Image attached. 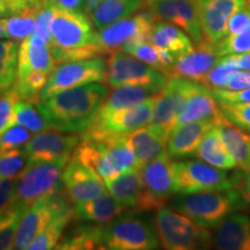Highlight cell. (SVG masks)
I'll list each match as a JSON object with an SVG mask.
<instances>
[{
    "mask_svg": "<svg viewBox=\"0 0 250 250\" xmlns=\"http://www.w3.org/2000/svg\"><path fill=\"white\" fill-rule=\"evenodd\" d=\"M173 165L171 156L166 152L140 167V176L146 191L161 208L176 195Z\"/></svg>",
    "mask_w": 250,
    "mask_h": 250,
    "instance_id": "18",
    "label": "cell"
},
{
    "mask_svg": "<svg viewBox=\"0 0 250 250\" xmlns=\"http://www.w3.org/2000/svg\"><path fill=\"white\" fill-rule=\"evenodd\" d=\"M161 89L151 86H121L116 87L103 100L95 115H103L118 109L133 107L152 96L158 95Z\"/></svg>",
    "mask_w": 250,
    "mask_h": 250,
    "instance_id": "29",
    "label": "cell"
},
{
    "mask_svg": "<svg viewBox=\"0 0 250 250\" xmlns=\"http://www.w3.org/2000/svg\"><path fill=\"white\" fill-rule=\"evenodd\" d=\"M171 206L202 226L214 227L227 215L243 208L245 199L234 189L211 190L182 195Z\"/></svg>",
    "mask_w": 250,
    "mask_h": 250,
    "instance_id": "3",
    "label": "cell"
},
{
    "mask_svg": "<svg viewBox=\"0 0 250 250\" xmlns=\"http://www.w3.org/2000/svg\"><path fill=\"white\" fill-rule=\"evenodd\" d=\"M214 49L219 57L250 51V28L237 35L223 37L214 43Z\"/></svg>",
    "mask_w": 250,
    "mask_h": 250,
    "instance_id": "44",
    "label": "cell"
},
{
    "mask_svg": "<svg viewBox=\"0 0 250 250\" xmlns=\"http://www.w3.org/2000/svg\"><path fill=\"white\" fill-rule=\"evenodd\" d=\"M168 136L165 131L147 125L127 134V140L139 165L143 166L167 152Z\"/></svg>",
    "mask_w": 250,
    "mask_h": 250,
    "instance_id": "26",
    "label": "cell"
},
{
    "mask_svg": "<svg viewBox=\"0 0 250 250\" xmlns=\"http://www.w3.org/2000/svg\"><path fill=\"white\" fill-rule=\"evenodd\" d=\"M56 59L50 50L49 42L39 34H30L19 45L18 77L34 71L51 73L56 66Z\"/></svg>",
    "mask_w": 250,
    "mask_h": 250,
    "instance_id": "22",
    "label": "cell"
},
{
    "mask_svg": "<svg viewBox=\"0 0 250 250\" xmlns=\"http://www.w3.org/2000/svg\"><path fill=\"white\" fill-rule=\"evenodd\" d=\"M109 89L101 83H90L56 94L39 102L52 130L81 133L92 123Z\"/></svg>",
    "mask_w": 250,
    "mask_h": 250,
    "instance_id": "1",
    "label": "cell"
},
{
    "mask_svg": "<svg viewBox=\"0 0 250 250\" xmlns=\"http://www.w3.org/2000/svg\"><path fill=\"white\" fill-rule=\"evenodd\" d=\"M50 33L49 46L56 62L94 58L103 54L92 20L83 12L57 7Z\"/></svg>",
    "mask_w": 250,
    "mask_h": 250,
    "instance_id": "2",
    "label": "cell"
},
{
    "mask_svg": "<svg viewBox=\"0 0 250 250\" xmlns=\"http://www.w3.org/2000/svg\"><path fill=\"white\" fill-rule=\"evenodd\" d=\"M156 95L133 107L118 109L103 115H95L89 126L81 132V139L102 140L112 136H126L145 126L151 120Z\"/></svg>",
    "mask_w": 250,
    "mask_h": 250,
    "instance_id": "9",
    "label": "cell"
},
{
    "mask_svg": "<svg viewBox=\"0 0 250 250\" xmlns=\"http://www.w3.org/2000/svg\"><path fill=\"white\" fill-rule=\"evenodd\" d=\"M96 142L101 143L108 158L110 159V161L121 174L132 169V168L142 167L137 160L132 146L127 140V134L126 136L108 137V138L96 140Z\"/></svg>",
    "mask_w": 250,
    "mask_h": 250,
    "instance_id": "33",
    "label": "cell"
},
{
    "mask_svg": "<svg viewBox=\"0 0 250 250\" xmlns=\"http://www.w3.org/2000/svg\"><path fill=\"white\" fill-rule=\"evenodd\" d=\"M224 115L232 124L250 130V103H230L223 104L219 103Z\"/></svg>",
    "mask_w": 250,
    "mask_h": 250,
    "instance_id": "46",
    "label": "cell"
},
{
    "mask_svg": "<svg viewBox=\"0 0 250 250\" xmlns=\"http://www.w3.org/2000/svg\"><path fill=\"white\" fill-rule=\"evenodd\" d=\"M242 197L245 201L250 203V171L248 173V177H247V180L245 182V187H243Z\"/></svg>",
    "mask_w": 250,
    "mask_h": 250,
    "instance_id": "56",
    "label": "cell"
},
{
    "mask_svg": "<svg viewBox=\"0 0 250 250\" xmlns=\"http://www.w3.org/2000/svg\"><path fill=\"white\" fill-rule=\"evenodd\" d=\"M12 125L26 127L31 133H40L51 129L48 120L39 107V102L34 103L24 100H19L15 104Z\"/></svg>",
    "mask_w": 250,
    "mask_h": 250,
    "instance_id": "35",
    "label": "cell"
},
{
    "mask_svg": "<svg viewBox=\"0 0 250 250\" xmlns=\"http://www.w3.org/2000/svg\"><path fill=\"white\" fill-rule=\"evenodd\" d=\"M70 159L28 162L27 167L17 177L14 204L28 208L41 197L62 189V175Z\"/></svg>",
    "mask_w": 250,
    "mask_h": 250,
    "instance_id": "5",
    "label": "cell"
},
{
    "mask_svg": "<svg viewBox=\"0 0 250 250\" xmlns=\"http://www.w3.org/2000/svg\"><path fill=\"white\" fill-rule=\"evenodd\" d=\"M28 162L29 160L23 147L0 151V180L17 179Z\"/></svg>",
    "mask_w": 250,
    "mask_h": 250,
    "instance_id": "43",
    "label": "cell"
},
{
    "mask_svg": "<svg viewBox=\"0 0 250 250\" xmlns=\"http://www.w3.org/2000/svg\"><path fill=\"white\" fill-rule=\"evenodd\" d=\"M6 39V33H5V19L0 18V40Z\"/></svg>",
    "mask_w": 250,
    "mask_h": 250,
    "instance_id": "57",
    "label": "cell"
},
{
    "mask_svg": "<svg viewBox=\"0 0 250 250\" xmlns=\"http://www.w3.org/2000/svg\"><path fill=\"white\" fill-rule=\"evenodd\" d=\"M17 179L0 180V214L14 204Z\"/></svg>",
    "mask_w": 250,
    "mask_h": 250,
    "instance_id": "51",
    "label": "cell"
},
{
    "mask_svg": "<svg viewBox=\"0 0 250 250\" xmlns=\"http://www.w3.org/2000/svg\"><path fill=\"white\" fill-rule=\"evenodd\" d=\"M104 225H83L79 226L73 232L58 242L56 248L64 250H86V249H103L102 233Z\"/></svg>",
    "mask_w": 250,
    "mask_h": 250,
    "instance_id": "34",
    "label": "cell"
},
{
    "mask_svg": "<svg viewBox=\"0 0 250 250\" xmlns=\"http://www.w3.org/2000/svg\"><path fill=\"white\" fill-rule=\"evenodd\" d=\"M250 87V71H237L230 77L224 89L241 90Z\"/></svg>",
    "mask_w": 250,
    "mask_h": 250,
    "instance_id": "52",
    "label": "cell"
},
{
    "mask_svg": "<svg viewBox=\"0 0 250 250\" xmlns=\"http://www.w3.org/2000/svg\"><path fill=\"white\" fill-rule=\"evenodd\" d=\"M107 72V62L99 57L59 62L50 73L48 83L40 94V101L51 98L62 90L104 81Z\"/></svg>",
    "mask_w": 250,
    "mask_h": 250,
    "instance_id": "10",
    "label": "cell"
},
{
    "mask_svg": "<svg viewBox=\"0 0 250 250\" xmlns=\"http://www.w3.org/2000/svg\"><path fill=\"white\" fill-rule=\"evenodd\" d=\"M168 77L164 72L149 66L127 52H112L108 62L105 77L107 86L116 88L121 86H151L162 89Z\"/></svg>",
    "mask_w": 250,
    "mask_h": 250,
    "instance_id": "11",
    "label": "cell"
},
{
    "mask_svg": "<svg viewBox=\"0 0 250 250\" xmlns=\"http://www.w3.org/2000/svg\"><path fill=\"white\" fill-rule=\"evenodd\" d=\"M214 98L219 103L230 104V103H250V87L241 90L212 89Z\"/></svg>",
    "mask_w": 250,
    "mask_h": 250,
    "instance_id": "50",
    "label": "cell"
},
{
    "mask_svg": "<svg viewBox=\"0 0 250 250\" xmlns=\"http://www.w3.org/2000/svg\"><path fill=\"white\" fill-rule=\"evenodd\" d=\"M102 246L110 250H153L160 247V242L148 220L126 214L103 226Z\"/></svg>",
    "mask_w": 250,
    "mask_h": 250,
    "instance_id": "6",
    "label": "cell"
},
{
    "mask_svg": "<svg viewBox=\"0 0 250 250\" xmlns=\"http://www.w3.org/2000/svg\"><path fill=\"white\" fill-rule=\"evenodd\" d=\"M42 0H0V18L19 14L28 8H40Z\"/></svg>",
    "mask_w": 250,
    "mask_h": 250,
    "instance_id": "49",
    "label": "cell"
},
{
    "mask_svg": "<svg viewBox=\"0 0 250 250\" xmlns=\"http://www.w3.org/2000/svg\"><path fill=\"white\" fill-rule=\"evenodd\" d=\"M217 126L213 121H198L171 129L167 142V152L171 158H186L195 152L208 130Z\"/></svg>",
    "mask_w": 250,
    "mask_h": 250,
    "instance_id": "24",
    "label": "cell"
},
{
    "mask_svg": "<svg viewBox=\"0 0 250 250\" xmlns=\"http://www.w3.org/2000/svg\"><path fill=\"white\" fill-rule=\"evenodd\" d=\"M72 219H74V212L58 215L52 219L31 241L28 250H49L56 248L61 241L65 227L70 224Z\"/></svg>",
    "mask_w": 250,
    "mask_h": 250,
    "instance_id": "38",
    "label": "cell"
},
{
    "mask_svg": "<svg viewBox=\"0 0 250 250\" xmlns=\"http://www.w3.org/2000/svg\"><path fill=\"white\" fill-rule=\"evenodd\" d=\"M26 210L22 205L13 204L0 214V250L13 249L19 224Z\"/></svg>",
    "mask_w": 250,
    "mask_h": 250,
    "instance_id": "41",
    "label": "cell"
},
{
    "mask_svg": "<svg viewBox=\"0 0 250 250\" xmlns=\"http://www.w3.org/2000/svg\"><path fill=\"white\" fill-rule=\"evenodd\" d=\"M220 136L228 153L235 161L240 170L250 171V134H247L228 123L219 126Z\"/></svg>",
    "mask_w": 250,
    "mask_h": 250,
    "instance_id": "32",
    "label": "cell"
},
{
    "mask_svg": "<svg viewBox=\"0 0 250 250\" xmlns=\"http://www.w3.org/2000/svg\"><path fill=\"white\" fill-rule=\"evenodd\" d=\"M73 203L70 201L64 188L43 196L34 202L24 212L19 224L13 249H28V247L41 230L52 219L62 214L74 212Z\"/></svg>",
    "mask_w": 250,
    "mask_h": 250,
    "instance_id": "7",
    "label": "cell"
},
{
    "mask_svg": "<svg viewBox=\"0 0 250 250\" xmlns=\"http://www.w3.org/2000/svg\"><path fill=\"white\" fill-rule=\"evenodd\" d=\"M144 0H102L89 15L98 29L125 19L143 7Z\"/></svg>",
    "mask_w": 250,
    "mask_h": 250,
    "instance_id": "31",
    "label": "cell"
},
{
    "mask_svg": "<svg viewBox=\"0 0 250 250\" xmlns=\"http://www.w3.org/2000/svg\"><path fill=\"white\" fill-rule=\"evenodd\" d=\"M155 19L151 12H140L99 29V44L103 54L123 51L129 46L149 42Z\"/></svg>",
    "mask_w": 250,
    "mask_h": 250,
    "instance_id": "12",
    "label": "cell"
},
{
    "mask_svg": "<svg viewBox=\"0 0 250 250\" xmlns=\"http://www.w3.org/2000/svg\"><path fill=\"white\" fill-rule=\"evenodd\" d=\"M246 0H198L199 17L204 39L217 43L226 36L230 17L243 7Z\"/></svg>",
    "mask_w": 250,
    "mask_h": 250,
    "instance_id": "20",
    "label": "cell"
},
{
    "mask_svg": "<svg viewBox=\"0 0 250 250\" xmlns=\"http://www.w3.org/2000/svg\"><path fill=\"white\" fill-rule=\"evenodd\" d=\"M232 58L239 68L250 71V51L243 52V54L232 55Z\"/></svg>",
    "mask_w": 250,
    "mask_h": 250,
    "instance_id": "54",
    "label": "cell"
},
{
    "mask_svg": "<svg viewBox=\"0 0 250 250\" xmlns=\"http://www.w3.org/2000/svg\"><path fill=\"white\" fill-rule=\"evenodd\" d=\"M149 43L170 52L176 58L192 50V43L186 33L176 24L167 21L154 23L149 35Z\"/></svg>",
    "mask_w": 250,
    "mask_h": 250,
    "instance_id": "28",
    "label": "cell"
},
{
    "mask_svg": "<svg viewBox=\"0 0 250 250\" xmlns=\"http://www.w3.org/2000/svg\"><path fill=\"white\" fill-rule=\"evenodd\" d=\"M174 183L176 195H189L211 190H230L239 186L241 179L224 169L198 161L174 162Z\"/></svg>",
    "mask_w": 250,
    "mask_h": 250,
    "instance_id": "8",
    "label": "cell"
},
{
    "mask_svg": "<svg viewBox=\"0 0 250 250\" xmlns=\"http://www.w3.org/2000/svg\"><path fill=\"white\" fill-rule=\"evenodd\" d=\"M73 159L95 171L104 184L121 175L117 168L110 161V159L108 158L101 143L96 142V140L81 139V143L78 144L74 149Z\"/></svg>",
    "mask_w": 250,
    "mask_h": 250,
    "instance_id": "27",
    "label": "cell"
},
{
    "mask_svg": "<svg viewBox=\"0 0 250 250\" xmlns=\"http://www.w3.org/2000/svg\"><path fill=\"white\" fill-rule=\"evenodd\" d=\"M102 0H83V12L87 15L92 14V12L96 8Z\"/></svg>",
    "mask_w": 250,
    "mask_h": 250,
    "instance_id": "55",
    "label": "cell"
},
{
    "mask_svg": "<svg viewBox=\"0 0 250 250\" xmlns=\"http://www.w3.org/2000/svg\"><path fill=\"white\" fill-rule=\"evenodd\" d=\"M17 41H0V95L14 86L18 78Z\"/></svg>",
    "mask_w": 250,
    "mask_h": 250,
    "instance_id": "36",
    "label": "cell"
},
{
    "mask_svg": "<svg viewBox=\"0 0 250 250\" xmlns=\"http://www.w3.org/2000/svg\"><path fill=\"white\" fill-rule=\"evenodd\" d=\"M155 232L160 246L168 250L206 249L212 246V233L208 228L166 206L156 212Z\"/></svg>",
    "mask_w": 250,
    "mask_h": 250,
    "instance_id": "4",
    "label": "cell"
},
{
    "mask_svg": "<svg viewBox=\"0 0 250 250\" xmlns=\"http://www.w3.org/2000/svg\"><path fill=\"white\" fill-rule=\"evenodd\" d=\"M62 188L74 204L95 198L105 190V184L95 171L76 159H70L62 175Z\"/></svg>",
    "mask_w": 250,
    "mask_h": 250,
    "instance_id": "17",
    "label": "cell"
},
{
    "mask_svg": "<svg viewBox=\"0 0 250 250\" xmlns=\"http://www.w3.org/2000/svg\"><path fill=\"white\" fill-rule=\"evenodd\" d=\"M108 191L122 203L126 208L136 212H146L159 210L161 206L156 203L146 191L144 187L140 167L132 168L110 182L105 183Z\"/></svg>",
    "mask_w": 250,
    "mask_h": 250,
    "instance_id": "16",
    "label": "cell"
},
{
    "mask_svg": "<svg viewBox=\"0 0 250 250\" xmlns=\"http://www.w3.org/2000/svg\"><path fill=\"white\" fill-rule=\"evenodd\" d=\"M219 58L214 43L204 40L197 44L196 49L192 48L191 51L177 57L171 67L166 72V76L202 83L206 74L217 64Z\"/></svg>",
    "mask_w": 250,
    "mask_h": 250,
    "instance_id": "19",
    "label": "cell"
},
{
    "mask_svg": "<svg viewBox=\"0 0 250 250\" xmlns=\"http://www.w3.org/2000/svg\"><path fill=\"white\" fill-rule=\"evenodd\" d=\"M55 4L57 7L67 11L83 12V0H55Z\"/></svg>",
    "mask_w": 250,
    "mask_h": 250,
    "instance_id": "53",
    "label": "cell"
},
{
    "mask_svg": "<svg viewBox=\"0 0 250 250\" xmlns=\"http://www.w3.org/2000/svg\"><path fill=\"white\" fill-rule=\"evenodd\" d=\"M201 85L202 83L197 81L182 78H168L165 87L156 95L151 120L148 122L149 126L160 129L169 134L184 103Z\"/></svg>",
    "mask_w": 250,
    "mask_h": 250,
    "instance_id": "13",
    "label": "cell"
},
{
    "mask_svg": "<svg viewBox=\"0 0 250 250\" xmlns=\"http://www.w3.org/2000/svg\"><path fill=\"white\" fill-rule=\"evenodd\" d=\"M19 100H21L20 96L13 88L0 95V134L12 126L14 107Z\"/></svg>",
    "mask_w": 250,
    "mask_h": 250,
    "instance_id": "47",
    "label": "cell"
},
{
    "mask_svg": "<svg viewBox=\"0 0 250 250\" xmlns=\"http://www.w3.org/2000/svg\"><path fill=\"white\" fill-rule=\"evenodd\" d=\"M250 28V0H246L243 7L236 11L227 23L226 36L237 35Z\"/></svg>",
    "mask_w": 250,
    "mask_h": 250,
    "instance_id": "48",
    "label": "cell"
},
{
    "mask_svg": "<svg viewBox=\"0 0 250 250\" xmlns=\"http://www.w3.org/2000/svg\"><path fill=\"white\" fill-rule=\"evenodd\" d=\"M123 51L134 56V57L149 65V66L164 72L165 74L176 61V57L173 54L158 48V46L151 44L149 42L129 46V48L124 49Z\"/></svg>",
    "mask_w": 250,
    "mask_h": 250,
    "instance_id": "37",
    "label": "cell"
},
{
    "mask_svg": "<svg viewBox=\"0 0 250 250\" xmlns=\"http://www.w3.org/2000/svg\"><path fill=\"white\" fill-rule=\"evenodd\" d=\"M50 73L34 71L17 78L14 86L12 87L21 100L37 103L40 102V94L48 83Z\"/></svg>",
    "mask_w": 250,
    "mask_h": 250,
    "instance_id": "39",
    "label": "cell"
},
{
    "mask_svg": "<svg viewBox=\"0 0 250 250\" xmlns=\"http://www.w3.org/2000/svg\"><path fill=\"white\" fill-rule=\"evenodd\" d=\"M195 155L206 164L217 167L219 169L230 170L236 168L234 159L228 153L226 146L220 136L219 126L208 130L197 147Z\"/></svg>",
    "mask_w": 250,
    "mask_h": 250,
    "instance_id": "30",
    "label": "cell"
},
{
    "mask_svg": "<svg viewBox=\"0 0 250 250\" xmlns=\"http://www.w3.org/2000/svg\"><path fill=\"white\" fill-rule=\"evenodd\" d=\"M248 131H249V132H250V130H248Z\"/></svg>",
    "mask_w": 250,
    "mask_h": 250,
    "instance_id": "59",
    "label": "cell"
},
{
    "mask_svg": "<svg viewBox=\"0 0 250 250\" xmlns=\"http://www.w3.org/2000/svg\"><path fill=\"white\" fill-rule=\"evenodd\" d=\"M127 208L110 192L104 191L95 198L74 205V219L107 225L120 217Z\"/></svg>",
    "mask_w": 250,
    "mask_h": 250,
    "instance_id": "25",
    "label": "cell"
},
{
    "mask_svg": "<svg viewBox=\"0 0 250 250\" xmlns=\"http://www.w3.org/2000/svg\"><path fill=\"white\" fill-rule=\"evenodd\" d=\"M31 132L20 125H12L0 134V151L21 148L29 142Z\"/></svg>",
    "mask_w": 250,
    "mask_h": 250,
    "instance_id": "45",
    "label": "cell"
},
{
    "mask_svg": "<svg viewBox=\"0 0 250 250\" xmlns=\"http://www.w3.org/2000/svg\"><path fill=\"white\" fill-rule=\"evenodd\" d=\"M212 234V246L223 250H250V218L230 213L224 218Z\"/></svg>",
    "mask_w": 250,
    "mask_h": 250,
    "instance_id": "23",
    "label": "cell"
},
{
    "mask_svg": "<svg viewBox=\"0 0 250 250\" xmlns=\"http://www.w3.org/2000/svg\"><path fill=\"white\" fill-rule=\"evenodd\" d=\"M77 133L62 131H43L31 137L24 145V152L29 162L55 161L62 158H71L80 143Z\"/></svg>",
    "mask_w": 250,
    "mask_h": 250,
    "instance_id": "15",
    "label": "cell"
},
{
    "mask_svg": "<svg viewBox=\"0 0 250 250\" xmlns=\"http://www.w3.org/2000/svg\"><path fill=\"white\" fill-rule=\"evenodd\" d=\"M198 121H213L217 126L230 123L214 98L213 90L203 83L184 103L174 126Z\"/></svg>",
    "mask_w": 250,
    "mask_h": 250,
    "instance_id": "21",
    "label": "cell"
},
{
    "mask_svg": "<svg viewBox=\"0 0 250 250\" xmlns=\"http://www.w3.org/2000/svg\"><path fill=\"white\" fill-rule=\"evenodd\" d=\"M39 8H28L21 13L5 19L6 39L13 41H23L35 28V18Z\"/></svg>",
    "mask_w": 250,
    "mask_h": 250,
    "instance_id": "40",
    "label": "cell"
},
{
    "mask_svg": "<svg viewBox=\"0 0 250 250\" xmlns=\"http://www.w3.org/2000/svg\"><path fill=\"white\" fill-rule=\"evenodd\" d=\"M237 71H240V68L233 61L232 55L223 56L206 74L202 83L211 89H224L230 77Z\"/></svg>",
    "mask_w": 250,
    "mask_h": 250,
    "instance_id": "42",
    "label": "cell"
},
{
    "mask_svg": "<svg viewBox=\"0 0 250 250\" xmlns=\"http://www.w3.org/2000/svg\"><path fill=\"white\" fill-rule=\"evenodd\" d=\"M155 21H167L182 28L196 44L204 41L198 0H158L148 5Z\"/></svg>",
    "mask_w": 250,
    "mask_h": 250,
    "instance_id": "14",
    "label": "cell"
},
{
    "mask_svg": "<svg viewBox=\"0 0 250 250\" xmlns=\"http://www.w3.org/2000/svg\"><path fill=\"white\" fill-rule=\"evenodd\" d=\"M145 1H146V4H147V5H151L152 2H154V1H158V0H145Z\"/></svg>",
    "mask_w": 250,
    "mask_h": 250,
    "instance_id": "58",
    "label": "cell"
}]
</instances>
